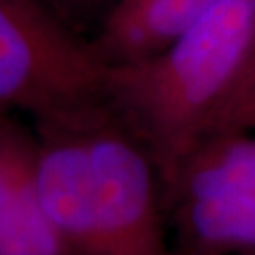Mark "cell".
I'll return each mask as SVG.
<instances>
[{"instance_id": "cell-5", "label": "cell", "mask_w": 255, "mask_h": 255, "mask_svg": "<svg viewBox=\"0 0 255 255\" xmlns=\"http://www.w3.org/2000/svg\"><path fill=\"white\" fill-rule=\"evenodd\" d=\"M221 0H116L87 42L104 66L159 53Z\"/></svg>"}, {"instance_id": "cell-6", "label": "cell", "mask_w": 255, "mask_h": 255, "mask_svg": "<svg viewBox=\"0 0 255 255\" xmlns=\"http://www.w3.org/2000/svg\"><path fill=\"white\" fill-rule=\"evenodd\" d=\"M255 130V38L240 72L210 116L202 140ZM199 142V144H201Z\"/></svg>"}, {"instance_id": "cell-7", "label": "cell", "mask_w": 255, "mask_h": 255, "mask_svg": "<svg viewBox=\"0 0 255 255\" xmlns=\"http://www.w3.org/2000/svg\"><path fill=\"white\" fill-rule=\"evenodd\" d=\"M116 0H44L47 8L70 28L74 25L87 23L89 19L106 15Z\"/></svg>"}, {"instance_id": "cell-3", "label": "cell", "mask_w": 255, "mask_h": 255, "mask_svg": "<svg viewBox=\"0 0 255 255\" xmlns=\"http://www.w3.org/2000/svg\"><path fill=\"white\" fill-rule=\"evenodd\" d=\"M106 66L44 0H0V108L49 119L104 101Z\"/></svg>"}, {"instance_id": "cell-2", "label": "cell", "mask_w": 255, "mask_h": 255, "mask_svg": "<svg viewBox=\"0 0 255 255\" xmlns=\"http://www.w3.org/2000/svg\"><path fill=\"white\" fill-rule=\"evenodd\" d=\"M255 38V0H221L159 53L106 66L104 102L144 144L163 189L199 146Z\"/></svg>"}, {"instance_id": "cell-4", "label": "cell", "mask_w": 255, "mask_h": 255, "mask_svg": "<svg viewBox=\"0 0 255 255\" xmlns=\"http://www.w3.org/2000/svg\"><path fill=\"white\" fill-rule=\"evenodd\" d=\"M0 255H78L40 197L36 130L9 116H0Z\"/></svg>"}, {"instance_id": "cell-1", "label": "cell", "mask_w": 255, "mask_h": 255, "mask_svg": "<svg viewBox=\"0 0 255 255\" xmlns=\"http://www.w3.org/2000/svg\"><path fill=\"white\" fill-rule=\"evenodd\" d=\"M36 180L78 255H178L159 170L104 101L36 121Z\"/></svg>"}]
</instances>
